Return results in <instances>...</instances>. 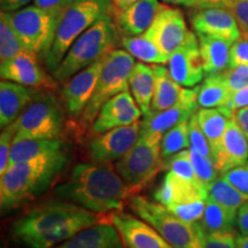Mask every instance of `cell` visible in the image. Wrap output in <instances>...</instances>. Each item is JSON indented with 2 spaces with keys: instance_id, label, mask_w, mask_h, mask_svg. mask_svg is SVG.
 <instances>
[{
  "instance_id": "cell-1",
  "label": "cell",
  "mask_w": 248,
  "mask_h": 248,
  "mask_svg": "<svg viewBox=\"0 0 248 248\" xmlns=\"http://www.w3.org/2000/svg\"><path fill=\"white\" fill-rule=\"evenodd\" d=\"M104 221V215L70 201H53L17 218L12 224L11 233L13 239L29 248H52Z\"/></svg>"
},
{
  "instance_id": "cell-2",
  "label": "cell",
  "mask_w": 248,
  "mask_h": 248,
  "mask_svg": "<svg viewBox=\"0 0 248 248\" xmlns=\"http://www.w3.org/2000/svg\"><path fill=\"white\" fill-rule=\"evenodd\" d=\"M59 199L70 201L95 214L122 210L124 203L138 194L123 181L110 163H78L71 170L69 178L55 190Z\"/></svg>"
},
{
  "instance_id": "cell-3",
  "label": "cell",
  "mask_w": 248,
  "mask_h": 248,
  "mask_svg": "<svg viewBox=\"0 0 248 248\" xmlns=\"http://www.w3.org/2000/svg\"><path fill=\"white\" fill-rule=\"evenodd\" d=\"M66 151L11 164L0 178L1 210L20 206L45 192L67 166Z\"/></svg>"
},
{
  "instance_id": "cell-4",
  "label": "cell",
  "mask_w": 248,
  "mask_h": 248,
  "mask_svg": "<svg viewBox=\"0 0 248 248\" xmlns=\"http://www.w3.org/2000/svg\"><path fill=\"white\" fill-rule=\"evenodd\" d=\"M116 27L109 13L101 16L82 33L62 59L60 66L52 73L57 82H66L80 70L115 49Z\"/></svg>"
},
{
  "instance_id": "cell-5",
  "label": "cell",
  "mask_w": 248,
  "mask_h": 248,
  "mask_svg": "<svg viewBox=\"0 0 248 248\" xmlns=\"http://www.w3.org/2000/svg\"><path fill=\"white\" fill-rule=\"evenodd\" d=\"M110 0H76L61 12L51 48L44 57L46 68L53 73L78 37L101 16L109 13Z\"/></svg>"
},
{
  "instance_id": "cell-6",
  "label": "cell",
  "mask_w": 248,
  "mask_h": 248,
  "mask_svg": "<svg viewBox=\"0 0 248 248\" xmlns=\"http://www.w3.org/2000/svg\"><path fill=\"white\" fill-rule=\"evenodd\" d=\"M135 58L125 49H113L105 58L97 85L89 104L78 119L77 129L84 132L98 116L106 101L129 90V78L135 67Z\"/></svg>"
},
{
  "instance_id": "cell-7",
  "label": "cell",
  "mask_w": 248,
  "mask_h": 248,
  "mask_svg": "<svg viewBox=\"0 0 248 248\" xmlns=\"http://www.w3.org/2000/svg\"><path fill=\"white\" fill-rule=\"evenodd\" d=\"M162 133L140 130L138 140L131 150L115 163V170L129 186L139 192L161 169L164 160L161 152Z\"/></svg>"
},
{
  "instance_id": "cell-8",
  "label": "cell",
  "mask_w": 248,
  "mask_h": 248,
  "mask_svg": "<svg viewBox=\"0 0 248 248\" xmlns=\"http://www.w3.org/2000/svg\"><path fill=\"white\" fill-rule=\"evenodd\" d=\"M129 206L133 212L160 232L173 248H203L199 223L190 224L170 213L159 202H152L141 195L130 198Z\"/></svg>"
},
{
  "instance_id": "cell-9",
  "label": "cell",
  "mask_w": 248,
  "mask_h": 248,
  "mask_svg": "<svg viewBox=\"0 0 248 248\" xmlns=\"http://www.w3.org/2000/svg\"><path fill=\"white\" fill-rule=\"evenodd\" d=\"M13 123L15 138H60L64 125L61 104L53 92L39 90Z\"/></svg>"
},
{
  "instance_id": "cell-10",
  "label": "cell",
  "mask_w": 248,
  "mask_h": 248,
  "mask_svg": "<svg viewBox=\"0 0 248 248\" xmlns=\"http://www.w3.org/2000/svg\"><path fill=\"white\" fill-rule=\"evenodd\" d=\"M7 14L12 27L27 51L44 58L53 44L61 12H52L36 5H29Z\"/></svg>"
},
{
  "instance_id": "cell-11",
  "label": "cell",
  "mask_w": 248,
  "mask_h": 248,
  "mask_svg": "<svg viewBox=\"0 0 248 248\" xmlns=\"http://www.w3.org/2000/svg\"><path fill=\"white\" fill-rule=\"evenodd\" d=\"M141 122L119 126L100 135L92 136L88 145L90 157L94 162L111 163L119 161L138 140Z\"/></svg>"
},
{
  "instance_id": "cell-12",
  "label": "cell",
  "mask_w": 248,
  "mask_h": 248,
  "mask_svg": "<svg viewBox=\"0 0 248 248\" xmlns=\"http://www.w3.org/2000/svg\"><path fill=\"white\" fill-rule=\"evenodd\" d=\"M168 70L179 85L194 88L203 79L204 69L197 33L190 31L183 44L169 57Z\"/></svg>"
},
{
  "instance_id": "cell-13",
  "label": "cell",
  "mask_w": 248,
  "mask_h": 248,
  "mask_svg": "<svg viewBox=\"0 0 248 248\" xmlns=\"http://www.w3.org/2000/svg\"><path fill=\"white\" fill-rule=\"evenodd\" d=\"M105 223L119 230L126 248H173L151 224L122 210L108 213Z\"/></svg>"
},
{
  "instance_id": "cell-14",
  "label": "cell",
  "mask_w": 248,
  "mask_h": 248,
  "mask_svg": "<svg viewBox=\"0 0 248 248\" xmlns=\"http://www.w3.org/2000/svg\"><path fill=\"white\" fill-rule=\"evenodd\" d=\"M105 58L106 55L70 77L62 86V104L66 113L73 119H79L89 104L104 66Z\"/></svg>"
},
{
  "instance_id": "cell-15",
  "label": "cell",
  "mask_w": 248,
  "mask_h": 248,
  "mask_svg": "<svg viewBox=\"0 0 248 248\" xmlns=\"http://www.w3.org/2000/svg\"><path fill=\"white\" fill-rule=\"evenodd\" d=\"M190 30L181 9L164 5L145 36L153 40L161 51L171 55L183 44Z\"/></svg>"
},
{
  "instance_id": "cell-16",
  "label": "cell",
  "mask_w": 248,
  "mask_h": 248,
  "mask_svg": "<svg viewBox=\"0 0 248 248\" xmlns=\"http://www.w3.org/2000/svg\"><path fill=\"white\" fill-rule=\"evenodd\" d=\"M142 115L130 90L114 95L104 104L91 125V136L137 122Z\"/></svg>"
},
{
  "instance_id": "cell-17",
  "label": "cell",
  "mask_w": 248,
  "mask_h": 248,
  "mask_svg": "<svg viewBox=\"0 0 248 248\" xmlns=\"http://www.w3.org/2000/svg\"><path fill=\"white\" fill-rule=\"evenodd\" d=\"M1 79L12 80L30 88H55V82L43 70L38 63V55L23 51L11 60L0 64Z\"/></svg>"
},
{
  "instance_id": "cell-18",
  "label": "cell",
  "mask_w": 248,
  "mask_h": 248,
  "mask_svg": "<svg viewBox=\"0 0 248 248\" xmlns=\"http://www.w3.org/2000/svg\"><path fill=\"white\" fill-rule=\"evenodd\" d=\"M192 9L191 24L195 33L218 37L232 43L241 38L240 29L231 9L218 7Z\"/></svg>"
},
{
  "instance_id": "cell-19",
  "label": "cell",
  "mask_w": 248,
  "mask_h": 248,
  "mask_svg": "<svg viewBox=\"0 0 248 248\" xmlns=\"http://www.w3.org/2000/svg\"><path fill=\"white\" fill-rule=\"evenodd\" d=\"M198 86L185 89L183 98L175 106L162 111H151L141 121V130L146 132L163 133L176 124L188 121L198 111L199 105L197 100Z\"/></svg>"
},
{
  "instance_id": "cell-20",
  "label": "cell",
  "mask_w": 248,
  "mask_h": 248,
  "mask_svg": "<svg viewBox=\"0 0 248 248\" xmlns=\"http://www.w3.org/2000/svg\"><path fill=\"white\" fill-rule=\"evenodd\" d=\"M213 157L219 173L248 161V140L234 115L229 120L222 140L213 152Z\"/></svg>"
},
{
  "instance_id": "cell-21",
  "label": "cell",
  "mask_w": 248,
  "mask_h": 248,
  "mask_svg": "<svg viewBox=\"0 0 248 248\" xmlns=\"http://www.w3.org/2000/svg\"><path fill=\"white\" fill-rule=\"evenodd\" d=\"M207 197L208 191L199 182L188 181L170 170L166 173L159 188L154 193L155 200L166 207L197 200H207Z\"/></svg>"
},
{
  "instance_id": "cell-22",
  "label": "cell",
  "mask_w": 248,
  "mask_h": 248,
  "mask_svg": "<svg viewBox=\"0 0 248 248\" xmlns=\"http://www.w3.org/2000/svg\"><path fill=\"white\" fill-rule=\"evenodd\" d=\"M164 4L160 0H139L119 9L116 23L126 36H139L150 29Z\"/></svg>"
},
{
  "instance_id": "cell-23",
  "label": "cell",
  "mask_w": 248,
  "mask_h": 248,
  "mask_svg": "<svg viewBox=\"0 0 248 248\" xmlns=\"http://www.w3.org/2000/svg\"><path fill=\"white\" fill-rule=\"evenodd\" d=\"M39 90L12 80L1 79L0 83V126L11 125L24 110Z\"/></svg>"
},
{
  "instance_id": "cell-24",
  "label": "cell",
  "mask_w": 248,
  "mask_h": 248,
  "mask_svg": "<svg viewBox=\"0 0 248 248\" xmlns=\"http://www.w3.org/2000/svg\"><path fill=\"white\" fill-rule=\"evenodd\" d=\"M57 248H126L111 223H99L78 232Z\"/></svg>"
},
{
  "instance_id": "cell-25",
  "label": "cell",
  "mask_w": 248,
  "mask_h": 248,
  "mask_svg": "<svg viewBox=\"0 0 248 248\" xmlns=\"http://www.w3.org/2000/svg\"><path fill=\"white\" fill-rule=\"evenodd\" d=\"M199 49L206 75L222 74L230 64V53L233 43L203 33H197Z\"/></svg>"
},
{
  "instance_id": "cell-26",
  "label": "cell",
  "mask_w": 248,
  "mask_h": 248,
  "mask_svg": "<svg viewBox=\"0 0 248 248\" xmlns=\"http://www.w3.org/2000/svg\"><path fill=\"white\" fill-rule=\"evenodd\" d=\"M153 69L155 88L151 111H162L178 104L184 94L185 88L170 76L168 68L164 67V64H153Z\"/></svg>"
},
{
  "instance_id": "cell-27",
  "label": "cell",
  "mask_w": 248,
  "mask_h": 248,
  "mask_svg": "<svg viewBox=\"0 0 248 248\" xmlns=\"http://www.w3.org/2000/svg\"><path fill=\"white\" fill-rule=\"evenodd\" d=\"M64 150V144L60 138L37 139V138H15L11 151V162L14 163L29 161L46 155L58 154Z\"/></svg>"
},
{
  "instance_id": "cell-28",
  "label": "cell",
  "mask_w": 248,
  "mask_h": 248,
  "mask_svg": "<svg viewBox=\"0 0 248 248\" xmlns=\"http://www.w3.org/2000/svg\"><path fill=\"white\" fill-rule=\"evenodd\" d=\"M154 88L155 74L153 66H148L144 62H136L129 78V90L144 116L151 113Z\"/></svg>"
},
{
  "instance_id": "cell-29",
  "label": "cell",
  "mask_w": 248,
  "mask_h": 248,
  "mask_svg": "<svg viewBox=\"0 0 248 248\" xmlns=\"http://www.w3.org/2000/svg\"><path fill=\"white\" fill-rule=\"evenodd\" d=\"M231 95L232 92L226 84L223 73L207 75L203 82L198 85L197 100L200 108L225 106L230 101Z\"/></svg>"
},
{
  "instance_id": "cell-30",
  "label": "cell",
  "mask_w": 248,
  "mask_h": 248,
  "mask_svg": "<svg viewBox=\"0 0 248 248\" xmlns=\"http://www.w3.org/2000/svg\"><path fill=\"white\" fill-rule=\"evenodd\" d=\"M201 130L208 139L212 152L216 151L224 135L229 120L232 116L228 115L221 107L200 108L195 113Z\"/></svg>"
},
{
  "instance_id": "cell-31",
  "label": "cell",
  "mask_w": 248,
  "mask_h": 248,
  "mask_svg": "<svg viewBox=\"0 0 248 248\" xmlns=\"http://www.w3.org/2000/svg\"><path fill=\"white\" fill-rule=\"evenodd\" d=\"M121 43L126 52H129L133 58L140 60V62L151 64L168 63L169 55L163 53L153 40L144 33L139 36H125Z\"/></svg>"
},
{
  "instance_id": "cell-32",
  "label": "cell",
  "mask_w": 248,
  "mask_h": 248,
  "mask_svg": "<svg viewBox=\"0 0 248 248\" xmlns=\"http://www.w3.org/2000/svg\"><path fill=\"white\" fill-rule=\"evenodd\" d=\"M237 216L232 215L228 210L223 208L221 204L207 198L206 208L199 222L203 232H234L237 226Z\"/></svg>"
},
{
  "instance_id": "cell-33",
  "label": "cell",
  "mask_w": 248,
  "mask_h": 248,
  "mask_svg": "<svg viewBox=\"0 0 248 248\" xmlns=\"http://www.w3.org/2000/svg\"><path fill=\"white\" fill-rule=\"evenodd\" d=\"M208 199L221 204L223 208L237 216L239 208L248 201V195L241 193L222 176L217 177L208 188Z\"/></svg>"
},
{
  "instance_id": "cell-34",
  "label": "cell",
  "mask_w": 248,
  "mask_h": 248,
  "mask_svg": "<svg viewBox=\"0 0 248 248\" xmlns=\"http://www.w3.org/2000/svg\"><path fill=\"white\" fill-rule=\"evenodd\" d=\"M27 51L20 37L12 27L8 14L6 12L0 13V61L11 60L21 52Z\"/></svg>"
},
{
  "instance_id": "cell-35",
  "label": "cell",
  "mask_w": 248,
  "mask_h": 248,
  "mask_svg": "<svg viewBox=\"0 0 248 248\" xmlns=\"http://www.w3.org/2000/svg\"><path fill=\"white\" fill-rule=\"evenodd\" d=\"M186 148H190L188 121H183L163 133L161 139V152L163 160L169 159L170 156Z\"/></svg>"
},
{
  "instance_id": "cell-36",
  "label": "cell",
  "mask_w": 248,
  "mask_h": 248,
  "mask_svg": "<svg viewBox=\"0 0 248 248\" xmlns=\"http://www.w3.org/2000/svg\"><path fill=\"white\" fill-rule=\"evenodd\" d=\"M188 150H190V157L198 181L208 191L209 186L218 177L219 173L215 166V162H214L213 159H208V157H204L202 155H200L193 148L190 147Z\"/></svg>"
},
{
  "instance_id": "cell-37",
  "label": "cell",
  "mask_w": 248,
  "mask_h": 248,
  "mask_svg": "<svg viewBox=\"0 0 248 248\" xmlns=\"http://www.w3.org/2000/svg\"><path fill=\"white\" fill-rule=\"evenodd\" d=\"M164 168L177 173L178 176L188 179V181L199 182L197 178V175H195L188 148L178 152V153L170 156L169 159L164 160Z\"/></svg>"
},
{
  "instance_id": "cell-38",
  "label": "cell",
  "mask_w": 248,
  "mask_h": 248,
  "mask_svg": "<svg viewBox=\"0 0 248 248\" xmlns=\"http://www.w3.org/2000/svg\"><path fill=\"white\" fill-rule=\"evenodd\" d=\"M204 208H206V200H197L192 201V202L171 204V206L167 207L170 213L190 224H194L200 221L204 213Z\"/></svg>"
},
{
  "instance_id": "cell-39",
  "label": "cell",
  "mask_w": 248,
  "mask_h": 248,
  "mask_svg": "<svg viewBox=\"0 0 248 248\" xmlns=\"http://www.w3.org/2000/svg\"><path fill=\"white\" fill-rule=\"evenodd\" d=\"M188 137H190L191 148H193L194 151H197L202 156L214 160L209 141L206 136H204L202 130H201L195 114L188 120Z\"/></svg>"
},
{
  "instance_id": "cell-40",
  "label": "cell",
  "mask_w": 248,
  "mask_h": 248,
  "mask_svg": "<svg viewBox=\"0 0 248 248\" xmlns=\"http://www.w3.org/2000/svg\"><path fill=\"white\" fill-rule=\"evenodd\" d=\"M16 135L14 123L2 129L0 136V176H2L7 171L9 162H11V151Z\"/></svg>"
},
{
  "instance_id": "cell-41",
  "label": "cell",
  "mask_w": 248,
  "mask_h": 248,
  "mask_svg": "<svg viewBox=\"0 0 248 248\" xmlns=\"http://www.w3.org/2000/svg\"><path fill=\"white\" fill-rule=\"evenodd\" d=\"M201 241H202L203 248H235L237 235L234 232L207 233L201 229Z\"/></svg>"
},
{
  "instance_id": "cell-42",
  "label": "cell",
  "mask_w": 248,
  "mask_h": 248,
  "mask_svg": "<svg viewBox=\"0 0 248 248\" xmlns=\"http://www.w3.org/2000/svg\"><path fill=\"white\" fill-rule=\"evenodd\" d=\"M223 75L232 93L248 86V64L228 68Z\"/></svg>"
},
{
  "instance_id": "cell-43",
  "label": "cell",
  "mask_w": 248,
  "mask_h": 248,
  "mask_svg": "<svg viewBox=\"0 0 248 248\" xmlns=\"http://www.w3.org/2000/svg\"><path fill=\"white\" fill-rule=\"evenodd\" d=\"M221 176L232 186H234L238 191L248 195V161L241 166L234 167L221 173Z\"/></svg>"
},
{
  "instance_id": "cell-44",
  "label": "cell",
  "mask_w": 248,
  "mask_h": 248,
  "mask_svg": "<svg viewBox=\"0 0 248 248\" xmlns=\"http://www.w3.org/2000/svg\"><path fill=\"white\" fill-rule=\"evenodd\" d=\"M231 12L237 20L241 37L248 38V0H233Z\"/></svg>"
},
{
  "instance_id": "cell-45",
  "label": "cell",
  "mask_w": 248,
  "mask_h": 248,
  "mask_svg": "<svg viewBox=\"0 0 248 248\" xmlns=\"http://www.w3.org/2000/svg\"><path fill=\"white\" fill-rule=\"evenodd\" d=\"M239 64H248V38L244 37H241L232 45L229 68Z\"/></svg>"
},
{
  "instance_id": "cell-46",
  "label": "cell",
  "mask_w": 248,
  "mask_h": 248,
  "mask_svg": "<svg viewBox=\"0 0 248 248\" xmlns=\"http://www.w3.org/2000/svg\"><path fill=\"white\" fill-rule=\"evenodd\" d=\"M246 106H248V86L232 93L230 101L223 106V108L230 111L231 114H234L238 109Z\"/></svg>"
},
{
  "instance_id": "cell-47",
  "label": "cell",
  "mask_w": 248,
  "mask_h": 248,
  "mask_svg": "<svg viewBox=\"0 0 248 248\" xmlns=\"http://www.w3.org/2000/svg\"><path fill=\"white\" fill-rule=\"evenodd\" d=\"M233 0H187L185 7L188 8H228L231 9Z\"/></svg>"
},
{
  "instance_id": "cell-48",
  "label": "cell",
  "mask_w": 248,
  "mask_h": 248,
  "mask_svg": "<svg viewBox=\"0 0 248 248\" xmlns=\"http://www.w3.org/2000/svg\"><path fill=\"white\" fill-rule=\"evenodd\" d=\"M76 0H35L33 5L52 12H62Z\"/></svg>"
},
{
  "instance_id": "cell-49",
  "label": "cell",
  "mask_w": 248,
  "mask_h": 248,
  "mask_svg": "<svg viewBox=\"0 0 248 248\" xmlns=\"http://www.w3.org/2000/svg\"><path fill=\"white\" fill-rule=\"evenodd\" d=\"M31 1H35V0H0V8H1V12L13 13L29 6Z\"/></svg>"
},
{
  "instance_id": "cell-50",
  "label": "cell",
  "mask_w": 248,
  "mask_h": 248,
  "mask_svg": "<svg viewBox=\"0 0 248 248\" xmlns=\"http://www.w3.org/2000/svg\"><path fill=\"white\" fill-rule=\"evenodd\" d=\"M237 228L241 234L248 235V201L240 207L237 213Z\"/></svg>"
},
{
  "instance_id": "cell-51",
  "label": "cell",
  "mask_w": 248,
  "mask_h": 248,
  "mask_svg": "<svg viewBox=\"0 0 248 248\" xmlns=\"http://www.w3.org/2000/svg\"><path fill=\"white\" fill-rule=\"evenodd\" d=\"M234 117L237 120V122L239 123L240 128L243 129V131L246 136L248 140V106L240 108L234 113Z\"/></svg>"
},
{
  "instance_id": "cell-52",
  "label": "cell",
  "mask_w": 248,
  "mask_h": 248,
  "mask_svg": "<svg viewBox=\"0 0 248 248\" xmlns=\"http://www.w3.org/2000/svg\"><path fill=\"white\" fill-rule=\"evenodd\" d=\"M235 248H248V235H237V244Z\"/></svg>"
},
{
  "instance_id": "cell-53",
  "label": "cell",
  "mask_w": 248,
  "mask_h": 248,
  "mask_svg": "<svg viewBox=\"0 0 248 248\" xmlns=\"http://www.w3.org/2000/svg\"><path fill=\"white\" fill-rule=\"evenodd\" d=\"M113 1H114V4L116 5V8L121 9V8L126 7V6L135 4V2L139 1V0H113Z\"/></svg>"
},
{
  "instance_id": "cell-54",
  "label": "cell",
  "mask_w": 248,
  "mask_h": 248,
  "mask_svg": "<svg viewBox=\"0 0 248 248\" xmlns=\"http://www.w3.org/2000/svg\"><path fill=\"white\" fill-rule=\"evenodd\" d=\"M162 1L164 2V4H169V5H175V6L183 5V6H185L187 0H162Z\"/></svg>"
}]
</instances>
